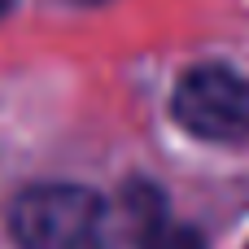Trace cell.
<instances>
[{
    "instance_id": "cell-2",
    "label": "cell",
    "mask_w": 249,
    "mask_h": 249,
    "mask_svg": "<svg viewBox=\"0 0 249 249\" xmlns=\"http://www.w3.org/2000/svg\"><path fill=\"white\" fill-rule=\"evenodd\" d=\"M175 123L201 140H249V79L228 66H197L175 88Z\"/></svg>"
},
{
    "instance_id": "cell-3",
    "label": "cell",
    "mask_w": 249,
    "mask_h": 249,
    "mask_svg": "<svg viewBox=\"0 0 249 249\" xmlns=\"http://www.w3.org/2000/svg\"><path fill=\"white\" fill-rule=\"evenodd\" d=\"M123 236L131 249H179V236L166 223V201L153 184H131L123 193Z\"/></svg>"
},
{
    "instance_id": "cell-1",
    "label": "cell",
    "mask_w": 249,
    "mask_h": 249,
    "mask_svg": "<svg viewBox=\"0 0 249 249\" xmlns=\"http://www.w3.org/2000/svg\"><path fill=\"white\" fill-rule=\"evenodd\" d=\"M9 232L22 249H114V219L92 188L39 184L9 210Z\"/></svg>"
},
{
    "instance_id": "cell-5",
    "label": "cell",
    "mask_w": 249,
    "mask_h": 249,
    "mask_svg": "<svg viewBox=\"0 0 249 249\" xmlns=\"http://www.w3.org/2000/svg\"><path fill=\"white\" fill-rule=\"evenodd\" d=\"M79 4H92V0H79Z\"/></svg>"
},
{
    "instance_id": "cell-4",
    "label": "cell",
    "mask_w": 249,
    "mask_h": 249,
    "mask_svg": "<svg viewBox=\"0 0 249 249\" xmlns=\"http://www.w3.org/2000/svg\"><path fill=\"white\" fill-rule=\"evenodd\" d=\"M9 4H13V0H0V13H9Z\"/></svg>"
}]
</instances>
